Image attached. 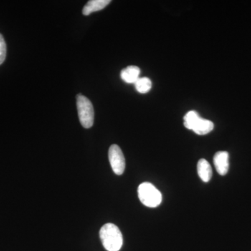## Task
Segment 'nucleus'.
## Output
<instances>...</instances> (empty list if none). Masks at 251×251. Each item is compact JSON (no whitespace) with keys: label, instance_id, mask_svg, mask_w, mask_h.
I'll list each match as a JSON object with an SVG mask.
<instances>
[{"label":"nucleus","instance_id":"nucleus-1","mask_svg":"<svg viewBox=\"0 0 251 251\" xmlns=\"http://www.w3.org/2000/svg\"><path fill=\"white\" fill-rule=\"evenodd\" d=\"M100 240L108 251H119L123 245V237L120 229L112 224L104 225L100 229Z\"/></svg>","mask_w":251,"mask_h":251},{"label":"nucleus","instance_id":"nucleus-2","mask_svg":"<svg viewBox=\"0 0 251 251\" xmlns=\"http://www.w3.org/2000/svg\"><path fill=\"white\" fill-rule=\"evenodd\" d=\"M184 125L186 128L192 130L196 134L204 135L214 129V123L200 116L195 110H191L184 117Z\"/></svg>","mask_w":251,"mask_h":251},{"label":"nucleus","instance_id":"nucleus-3","mask_svg":"<svg viewBox=\"0 0 251 251\" xmlns=\"http://www.w3.org/2000/svg\"><path fill=\"white\" fill-rule=\"evenodd\" d=\"M138 197L144 205L155 208L162 202V194L151 183L144 182L140 185L138 190Z\"/></svg>","mask_w":251,"mask_h":251},{"label":"nucleus","instance_id":"nucleus-4","mask_svg":"<svg viewBox=\"0 0 251 251\" xmlns=\"http://www.w3.org/2000/svg\"><path fill=\"white\" fill-rule=\"evenodd\" d=\"M77 108L81 125L84 128H91L94 120V110L92 102L85 96L78 94L77 96Z\"/></svg>","mask_w":251,"mask_h":251},{"label":"nucleus","instance_id":"nucleus-5","mask_svg":"<svg viewBox=\"0 0 251 251\" xmlns=\"http://www.w3.org/2000/svg\"><path fill=\"white\" fill-rule=\"evenodd\" d=\"M109 161L112 171L117 175H122L125 172L126 162L121 149L117 145H112L109 149Z\"/></svg>","mask_w":251,"mask_h":251},{"label":"nucleus","instance_id":"nucleus-6","mask_svg":"<svg viewBox=\"0 0 251 251\" xmlns=\"http://www.w3.org/2000/svg\"><path fill=\"white\" fill-rule=\"evenodd\" d=\"M214 163L218 173L221 176H224L229 170V153L227 151L216 153L214 156Z\"/></svg>","mask_w":251,"mask_h":251},{"label":"nucleus","instance_id":"nucleus-7","mask_svg":"<svg viewBox=\"0 0 251 251\" xmlns=\"http://www.w3.org/2000/svg\"><path fill=\"white\" fill-rule=\"evenodd\" d=\"M140 69L136 66H129L121 72L122 80L126 83L135 84L140 78Z\"/></svg>","mask_w":251,"mask_h":251},{"label":"nucleus","instance_id":"nucleus-8","mask_svg":"<svg viewBox=\"0 0 251 251\" xmlns=\"http://www.w3.org/2000/svg\"><path fill=\"white\" fill-rule=\"evenodd\" d=\"M110 3V0H91L84 6L82 14L85 16H89L92 13L103 9Z\"/></svg>","mask_w":251,"mask_h":251},{"label":"nucleus","instance_id":"nucleus-9","mask_svg":"<svg viewBox=\"0 0 251 251\" xmlns=\"http://www.w3.org/2000/svg\"><path fill=\"white\" fill-rule=\"evenodd\" d=\"M198 173L204 182H208L212 176V169L209 162L202 158L198 163Z\"/></svg>","mask_w":251,"mask_h":251},{"label":"nucleus","instance_id":"nucleus-10","mask_svg":"<svg viewBox=\"0 0 251 251\" xmlns=\"http://www.w3.org/2000/svg\"><path fill=\"white\" fill-rule=\"evenodd\" d=\"M151 86L152 83L151 80L146 77H140L135 83V89L141 94L148 93L149 91L151 90Z\"/></svg>","mask_w":251,"mask_h":251},{"label":"nucleus","instance_id":"nucleus-11","mask_svg":"<svg viewBox=\"0 0 251 251\" xmlns=\"http://www.w3.org/2000/svg\"><path fill=\"white\" fill-rule=\"evenodd\" d=\"M6 55V45L2 35L0 34V65L4 62Z\"/></svg>","mask_w":251,"mask_h":251}]
</instances>
